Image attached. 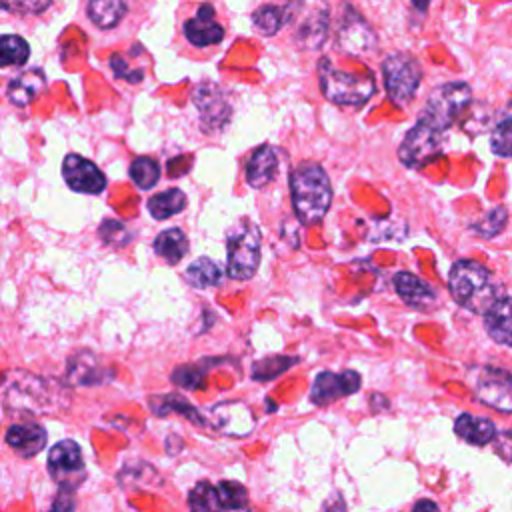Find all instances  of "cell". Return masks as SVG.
I'll return each mask as SVG.
<instances>
[{"label":"cell","mask_w":512,"mask_h":512,"mask_svg":"<svg viewBox=\"0 0 512 512\" xmlns=\"http://www.w3.org/2000/svg\"><path fill=\"white\" fill-rule=\"evenodd\" d=\"M4 406L18 414H54L70 404L68 382L14 370L6 374Z\"/></svg>","instance_id":"cell-1"},{"label":"cell","mask_w":512,"mask_h":512,"mask_svg":"<svg viewBox=\"0 0 512 512\" xmlns=\"http://www.w3.org/2000/svg\"><path fill=\"white\" fill-rule=\"evenodd\" d=\"M290 192L294 214L302 224L312 226L324 220L332 204V186L320 164H298L290 174Z\"/></svg>","instance_id":"cell-2"},{"label":"cell","mask_w":512,"mask_h":512,"mask_svg":"<svg viewBox=\"0 0 512 512\" xmlns=\"http://www.w3.org/2000/svg\"><path fill=\"white\" fill-rule=\"evenodd\" d=\"M448 288L456 304L484 316L502 298L492 272L474 260H458L450 268Z\"/></svg>","instance_id":"cell-3"},{"label":"cell","mask_w":512,"mask_h":512,"mask_svg":"<svg viewBox=\"0 0 512 512\" xmlns=\"http://www.w3.org/2000/svg\"><path fill=\"white\" fill-rule=\"evenodd\" d=\"M318 78L322 94L338 106H360L366 104L374 92L376 84L370 74H354L338 70L330 64V58H322L318 64Z\"/></svg>","instance_id":"cell-4"},{"label":"cell","mask_w":512,"mask_h":512,"mask_svg":"<svg viewBox=\"0 0 512 512\" xmlns=\"http://www.w3.org/2000/svg\"><path fill=\"white\" fill-rule=\"evenodd\" d=\"M260 230L256 224L244 220L228 234L226 250H228V264L226 272L234 280H248L256 274L260 264Z\"/></svg>","instance_id":"cell-5"},{"label":"cell","mask_w":512,"mask_h":512,"mask_svg":"<svg viewBox=\"0 0 512 512\" xmlns=\"http://www.w3.org/2000/svg\"><path fill=\"white\" fill-rule=\"evenodd\" d=\"M472 90L464 82H446L434 88L426 100L422 118L446 132L470 106Z\"/></svg>","instance_id":"cell-6"},{"label":"cell","mask_w":512,"mask_h":512,"mask_svg":"<svg viewBox=\"0 0 512 512\" xmlns=\"http://www.w3.org/2000/svg\"><path fill=\"white\" fill-rule=\"evenodd\" d=\"M444 152V132L422 116L406 132L398 146V158L406 168L418 170L442 156Z\"/></svg>","instance_id":"cell-7"},{"label":"cell","mask_w":512,"mask_h":512,"mask_svg":"<svg viewBox=\"0 0 512 512\" xmlns=\"http://www.w3.org/2000/svg\"><path fill=\"white\" fill-rule=\"evenodd\" d=\"M382 76H384V88L388 98L396 106H406L414 98L420 86L422 68L412 54L394 52L384 58Z\"/></svg>","instance_id":"cell-8"},{"label":"cell","mask_w":512,"mask_h":512,"mask_svg":"<svg viewBox=\"0 0 512 512\" xmlns=\"http://www.w3.org/2000/svg\"><path fill=\"white\" fill-rule=\"evenodd\" d=\"M474 396L500 412H512V374L504 368L476 366L468 372Z\"/></svg>","instance_id":"cell-9"},{"label":"cell","mask_w":512,"mask_h":512,"mask_svg":"<svg viewBox=\"0 0 512 512\" xmlns=\"http://www.w3.org/2000/svg\"><path fill=\"white\" fill-rule=\"evenodd\" d=\"M376 42L378 40L372 26L364 20V16L356 8L346 4L336 28L338 48L346 54L360 56V54L372 52L376 48Z\"/></svg>","instance_id":"cell-10"},{"label":"cell","mask_w":512,"mask_h":512,"mask_svg":"<svg viewBox=\"0 0 512 512\" xmlns=\"http://www.w3.org/2000/svg\"><path fill=\"white\" fill-rule=\"evenodd\" d=\"M192 102L200 112V122H202L204 132L222 130L232 116V106H230L228 98L212 82L198 84L192 92Z\"/></svg>","instance_id":"cell-11"},{"label":"cell","mask_w":512,"mask_h":512,"mask_svg":"<svg viewBox=\"0 0 512 512\" xmlns=\"http://www.w3.org/2000/svg\"><path fill=\"white\" fill-rule=\"evenodd\" d=\"M48 472L62 486L70 488L84 474L82 450L74 440H60L48 452Z\"/></svg>","instance_id":"cell-12"},{"label":"cell","mask_w":512,"mask_h":512,"mask_svg":"<svg viewBox=\"0 0 512 512\" xmlns=\"http://www.w3.org/2000/svg\"><path fill=\"white\" fill-rule=\"evenodd\" d=\"M302 14L294 26V40L300 48L316 50L324 44L330 28V16L326 4H300Z\"/></svg>","instance_id":"cell-13"},{"label":"cell","mask_w":512,"mask_h":512,"mask_svg":"<svg viewBox=\"0 0 512 512\" xmlns=\"http://www.w3.org/2000/svg\"><path fill=\"white\" fill-rule=\"evenodd\" d=\"M62 176L68 188L82 194H100L106 188L102 170L80 154H68L62 162Z\"/></svg>","instance_id":"cell-14"},{"label":"cell","mask_w":512,"mask_h":512,"mask_svg":"<svg viewBox=\"0 0 512 512\" xmlns=\"http://www.w3.org/2000/svg\"><path fill=\"white\" fill-rule=\"evenodd\" d=\"M360 388V374L354 370H344L340 374L334 372H320L314 378L310 400L316 406H326L342 396H350Z\"/></svg>","instance_id":"cell-15"},{"label":"cell","mask_w":512,"mask_h":512,"mask_svg":"<svg viewBox=\"0 0 512 512\" xmlns=\"http://www.w3.org/2000/svg\"><path fill=\"white\" fill-rule=\"evenodd\" d=\"M208 422L228 436H248L254 428V416L240 400H228L212 406Z\"/></svg>","instance_id":"cell-16"},{"label":"cell","mask_w":512,"mask_h":512,"mask_svg":"<svg viewBox=\"0 0 512 512\" xmlns=\"http://www.w3.org/2000/svg\"><path fill=\"white\" fill-rule=\"evenodd\" d=\"M114 378V372L88 350L70 356L66 366V382L74 386H100Z\"/></svg>","instance_id":"cell-17"},{"label":"cell","mask_w":512,"mask_h":512,"mask_svg":"<svg viewBox=\"0 0 512 512\" xmlns=\"http://www.w3.org/2000/svg\"><path fill=\"white\" fill-rule=\"evenodd\" d=\"M184 36L196 48L218 44L224 38V26L214 20L212 4L198 6L196 14L184 22Z\"/></svg>","instance_id":"cell-18"},{"label":"cell","mask_w":512,"mask_h":512,"mask_svg":"<svg viewBox=\"0 0 512 512\" xmlns=\"http://www.w3.org/2000/svg\"><path fill=\"white\" fill-rule=\"evenodd\" d=\"M394 288H396V294L402 298V302L414 310L426 312L436 306L434 288L412 272H396Z\"/></svg>","instance_id":"cell-19"},{"label":"cell","mask_w":512,"mask_h":512,"mask_svg":"<svg viewBox=\"0 0 512 512\" xmlns=\"http://www.w3.org/2000/svg\"><path fill=\"white\" fill-rule=\"evenodd\" d=\"M8 446L22 458L36 456L46 446V430L36 422L12 424L6 430Z\"/></svg>","instance_id":"cell-20"},{"label":"cell","mask_w":512,"mask_h":512,"mask_svg":"<svg viewBox=\"0 0 512 512\" xmlns=\"http://www.w3.org/2000/svg\"><path fill=\"white\" fill-rule=\"evenodd\" d=\"M44 86H46L44 72L40 68H30L16 74L8 82L6 96L14 106H28L42 94Z\"/></svg>","instance_id":"cell-21"},{"label":"cell","mask_w":512,"mask_h":512,"mask_svg":"<svg viewBox=\"0 0 512 512\" xmlns=\"http://www.w3.org/2000/svg\"><path fill=\"white\" fill-rule=\"evenodd\" d=\"M276 172H278V156H276V150L268 144L260 146L246 162V182L256 190L268 186L274 180Z\"/></svg>","instance_id":"cell-22"},{"label":"cell","mask_w":512,"mask_h":512,"mask_svg":"<svg viewBox=\"0 0 512 512\" xmlns=\"http://www.w3.org/2000/svg\"><path fill=\"white\" fill-rule=\"evenodd\" d=\"M484 328L494 342L512 346V296H502L492 306V310L484 316Z\"/></svg>","instance_id":"cell-23"},{"label":"cell","mask_w":512,"mask_h":512,"mask_svg":"<svg viewBox=\"0 0 512 512\" xmlns=\"http://www.w3.org/2000/svg\"><path fill=\"white\" fill-rule=\"evenodd\" d=\"M454 430L456 434L476 446H484L490 440H494L496 436V428L494 422L482 416H474V414H460L454 422Z\"/></svg>","instance_id":"cell-24"},{"label":"cell","mask_w":512,"mask_h":512,"mask_svg":"<svg viewBox=\"0 0 512 512\" xmlns=\"http://www.w3.org/2000/svg\"><path fill=\"white\" fill-rule=\"evenodd\" d=\"M154 252L168 264H178L188 252V238L180 228L162 230L154 238Z\"/></svg>","instance_id":"cell-25"},{"label":"cell","mask_w":512,"mask_h":512,"mask_svg":"<svg viewBox=\"0 0 512 512\" xmlns=\"http://www.w3.org/2000/svg\"><path fill=\"white\" fill-rule=\"evenodd\" d=\"M128 4L122 0H92L86 6L88 18L102 30L114 28L126 14Z\"/></svg>","instance_id":"cell-26"},{"label":"cell","mask_w":512,"mask_h":512,"mask_svg":"<svg viewBox=\"0 0 512 512\" xmlns=\"http://www.w3.org/2000/svg\"><path fill=\"white\" fill-rule=\"evenodd\" d=\"M146 206H148V212L152 214V218L166 220V218L184 210L186 196H184L182 190L170 188V190H164V192H158V194L150 196Z\"/></svg>","instance_id":"cell-27"},{"label":"cell","mask_w":512,"mask_h":512,"mask_svg":"<svg viewBox=\"0 0 512 512\" xmlns=\"http://www.w3.org/2000/svg\"><path fill=\"white\" fill-rule=\"evenodd\" d=\"M292 6H280V4H264L252 14L254 26L264 34L272 36L276 34L288 20H290Z\"/></svg>","instance_id":"cell-28"},{"label":"cell","mask_w":512,"mask_h":512,"mask_svg":"<svg viewBox=\"0 0 512 512\" xmlns=\"http://www.w3.org/2000/svg\"><path fill=\"white\" fill-rule=\"evenodd\" d=\"M222 278H224L222 268L210 258H198L186 268L188 284H192L194 288H200V290L218 286L222 282Z\"/></svg>","instance_id":"cell-29"},{"label":"cell","mask_w":512,"mask_h":512,"mask_svg":"<svg viewBox=\"0 0 512 512\" xmlns=\"http://www.w3.org/2000/svg\"><path fill=\"white\" fill-rule=\"evenodd\" d=\"M150 408L154 410V414L158 416H168L170 412H178L182 416H186L188 420L202 424L204 420L200 418V412L188 404L186 398H182L180 394H164V396H152L150 398Z\"/></svg>","instance_id":"cell-30"},{"label":"cell","mask_w":512,"mask_h":512,"mask_svg":"<svg viewBox=\"0 0 512 512\" xmlns=\"http://www.w3.org/2000/svg\"><path fill=\"white\" fill-rule=\"evenodd\" d=\"M188 506L192 512H222V500L218 488L208 482H198L188 494Z\"/></svg>","instance_id":"cell-31"},{"label":"cell","mask_w":512,"mask_h":512,"mask_svg":"<svg viewBox=\"0 0 512 512\" xmlns=\"http://www.w3.org/2000/svg\"><path fill=\"white\" fill-rule=\"evenodd\" d=\"M30 56V46L22 36L4 34L0 38V64L2 66H22Z\"/></svg>","instance_id":"cell-32"},{"label":"cell","mask_w":512,"mask_h":512,"mask_svg":"<svg viewBox=\"0 0 512 512\" xmlns=\"http://www.w3.org/2000/svg\"><path fill=\"white\" fill-rule=\"evenodd\" d=\"M130 178L138 188L150 190L160 180V164L150 156H138L130 164Z\"/></svg>","instance_id":"cell-33"},{"label":"cell","mask_w":512,"mask_h":512,"mask_svg":"<svg viewBox=\"0 0 512 512\" xmlns=\"http://www.w3.org/2000/svg\"><path fill=\"white\" fill-rule=\"evenodd\" d=\"M170 380L172 384H176L178 388H184V390H200L204 388L206 384V370L200 368V366H194V364H182V366H176L170 374Z\"/></svg>","instance_id":"cell-34"},{"label":"cell","mask_w":512,"mask_h":512,"mask_svg":"<svg viewBox=\"0 0 512 512\" xmlns=\"http://www.w3.org/2000/svg\"><path fill=\"white\" fill-rule=\"evenodd\" d=\"M506 220H508L506 208L496 206V208H492L488 214H484L478 222L470 224V228H472L478 236H482V238H492V236H496V234L506 226Z\"/></svg>","instance_id":"cell-35"},{"label":"cell","mask_w":512,"mask_h":512,"mask_svg":"<svg viewBox=\"0 0 512 512\" xmlns=\"http://www.w3.org/2000/svg\"><path fill=\"white\" fill-rule=\"evenodd\" d=\"M298 358H288V356H272V358H264L260 362L254 364V370H252V376L256 380H270V378H276L280 372H284L288 366L296 364Z\"/></svg>","instance_id":"cell-36"},{"label":"cell","mask_w":512,"mask_h":512,"mask_svg":"<svg viewBox=\"0 0 512 512\" xmlns=\"http://www.w3.org/2000/svg\"><path fill=\"white\" fill-rule=\"evenodd\" d=\"M490 148L496 156L512 158V120H502L490 134Z\"/></svg>","instance_id":"cell-37"},{"label":"cell","mask_w":512,"mask_h":512,"mask_svg":"<svg viewBox=\"0 0 512 512\" xmlns=\"http://www.w3.org/2000/svg\"><path fill=\"white\" fill-rule=\"evenodd\" d=\"M216 488H218V494H220V500H222L224 508L236 510V508L246 506L248 492H246V488L242 484L226 480V482H220Z\"/></svg>","instance_id":"cell-38"},{"label":"cell","mask_w":512,"mask_h":512,"mask_svg":"<svg viewBox=\"0 0 512 512\" xmlns=\"http://www.w3.org/2000/svg\"><path fill=\"white\" fill-rule=\"evenodd\" d=\"M98 234H100L102 242L110 244V246H124L130 242L128 228L120 220H104Z\"/></svg>","instance_id":"cell-39"},{"label":"cell","mask_w":512,"mask_h":512,"mask_svg":"<svg viewBox=\"0 0 512 512\" xmlns=\"http://www.w3.org/2000/svg\"><path fill=\"white\" fill-rule=\"evenodd\" d=\"M50 0H24V2H4L2 10L22 12V14H40L50 8Z\"/></svg>","instance_id":"cell-40"},{"label":"cell","mask_w":512,"mask_h":512,"mask_svg":"<svg viewBox=\"0 0 512 512\" xmlns=\"http://www.w3.org/2000/svg\"><path fill=\"white\" fill-rule=\"evenodd\" d=\"M110 68L114 70V74H116L118 78H124L126 82H132V84L140 82L142 76H144L142 70H132V68L126 64L124 56H120V54H114V56L110 58Z\"/></svg>","instance_id":"cell-41"},{"label":"cell","mask_w":512,"mask_h":512,"mask_svg":"<svg viewBox=\"0 0 512 512\" xmlns=\"http://www.w3.org/2000/svg\"><path fill=\"white\" fill-rule=\"evenodd\" d=\"M72 508H74L72 490H70V488H62L60 494L56 496V500L52 502V506H50L48 512H72Z\"/></svg>","instance_id":"cell-42"},{"label":"cell","mask_w":512,"mask_h":512,"mask_svg":"<svg viewBox=\"0 0 512 512\" xmlns=\"http://www.w3.org/2000/svg\"><path fill=\"white\" fill-rule=\"evenodd\" d=\"M412 512H440L432 500H420Z\"/></svg>","instance_id":"cell-43"},{"label":"cell","mask_w":512,"mask_h":512,"mask_svg":"<svg viewBox=\"0 0 512 512\" xmlns=\"http://www.w3.org/2000/svg\"><path fill=\"white\" fill-rule=\"evenodd\" d=\"M324 512H346V508H344V502L338 500V504H326Z\"/></svg>","instance_id":"cell-44"}]
</instances>
